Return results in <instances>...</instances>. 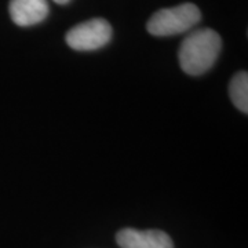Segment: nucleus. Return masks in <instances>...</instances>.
Returning <instances> with one entry per match:
<instances>
[{"label": "nucleus", "instance_id": "f257e3e1", "mask_svg": "<svg viewBox=\"0 0 248 248\" xmlns=\"http://www.w3.org/2000/svg\"><path fill=\"white\" fill-rule=\"evenodd\" d=\"M221 48V36L214 29H197L186 36L181 43L178 51L179 65L190 76L204 75L217 62Z\"/></svg>", "mask_w": 248, "mask_h": 248}, {"label": "nucleus", "instance_id": "f03ea898", "mask_svg": "<svg viewBox=\"0 0 248 248\" xmlns=\"http://www.w3.org/2000/svg\"><path fill=\"white\" fill-rule=\"evenodd\" d=\"M202 19V13L193 3H182L171 9L156 11L146 24L148 32L153 36H174L185 33L196 27Z\"/></svg>", "mask_w": 248, "mask_h": 248}, {"label": "nucleus", "instance_id": "7ed1b4c3", "mask_svg": "<svg viewBox=\"0 0 248 248\" xmlns=\"http://www.w3.org/2000/svg\"><path fill=\"white\" fill-rule=\"evenodd\" d=\"M112 39V27L104 18H93L78 24L65 35L66 45L76 51H94Z\"/></svg>", "mask_w": 248, "mask_h": 248}, {"label": "nucleus", "instance_id": "20e7f679", "mask_svg": "<svg viewBox=\"0 0 248 248\" xmlns=\"http://www.w3.org/2000/svg\"><path fill=\"white\" fill-rule=\"evenodd\" d=\"M116 241L120 248H174L171 237L161 231H137L125 228L117 232Z\"/></svg>", "mask_w": 248, "mask_h": 248}, {"label": "nucleus", "instance_id": "39448f33", "mask_svg": "<svg viewBox=\"0 0 248 248\" xmlns=\"http://www.w3.org/2000/svg\"><path fill=\"white\" fill-rule=\"evenodd\" d=\"M47 0H10L9 11L13 22L18 27H33L48 16Z\"/></svg>", "mask_w": 248, "mask_h": 248}, {"label": "nucleus", "instance_id": "423d86ee", "mask_svg": "<svg viewBox=\"0 0 248 248\" xmlns=\"http://www.w3.org/2000/svg\"><path fill=\"white\" fill-rule=\"evenodd\" d=\"M229 95L234 107L243 113H248V73L237 72L229 83Z\"/></svg>", "mask_w": 248, "mask_h": 248}, {"label": "nucleus", "instance_id": "0eeeda50", "mask_svg": "<svg viewBox=\"0 0 248 248\" xmlns=\"http://www.w3.org/2000/svg\"><path fill=\"white\" fill-rule=\"evenodd\" d=\"M54 1H55L57 4H68L71 0H54Z\"/></svg>", "mask_w": 248, "mask_h": 248}]
</instances>
